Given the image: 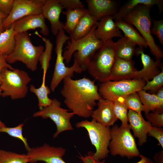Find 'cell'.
Returning a JSON list of instances; mask_svg holds the SVG:
<instances>
[{"label":"cell","mask_w":163,"mask_h":163,"mask_svg":"<svg viewBox=\"0 0 163 163\" xmlns=\"http://www.w3.org/2000/svg\"><path fill=\"white\" fill-rule=\"evenodd\" d=\"M63 80L60 93L67 107L74 115L85 118L91 117L96 101L102 98L94 81L86 77L74 80L69 76Z\"/></svg>","instance_id":"1"},{"label":"cell","mask_w":163,"mask_h":163,"mask_svg":"<svg viewBox=\"0 0 163 163\" xmlns=\"http://www.w3.org/2000/svg\"><path fill=\"white\" fill-rule=\"evenodd\" d=\"M96 24L85 36L76 40L67 41V46L62 54L66 63L74 57V63L84 71L87 70L88 64L96 52L102 46L103 42L95 36Z\"/></svg>","instance_id":"2"},{"label":"cell","mask_w":163,"mask_h":163,"mask_svg":"<svg viewBox=\"0 0 163 163\" xmlns=\"http://www.w3.org/2000/svg\"><path fill=\"white\" fill-rule=\"evenodd\" d=\"M152 6L139 4L128 12L122 20L134 26L146 41L156 60L163 57V52L155 43L150 33L152 19L150 12Z\"/></svg>","instance_id":"3"},{"label":"cell","mask_w":163,"mask_h":163,"mask_svg":"<svg viewBox=\"0 0 163 163\" xmlns=\"http://www.w3.org/2000/svg\"><path fill=\"white\" fill-rule=\"evenodd\" d=\"M15 39L16 44L14 51L6 56L7 62L10 64L21 62L29 69L33 72L35 71L37 69L39 57L44 50V47L41 45L34 46L27 32L16 33Z\"/></svg>","instance_id":"4"},{"label":"cell","mask_w":163,"mask_h":163,"mask_svg":"<svg viewBox=\"0 0 163 163\" xmlns=\"http://www.w3.org/2000/svg\"><path fill=\"white\" fill-rule=\"evenodd\" d=\"M116 57L114 42L111 40L103 43L90 61L87 70L92 77L101 83L109 81Z\"/></svg>","instance_id":"5"},{"label":"cell","mask_w":163,"mask_h":163,"mask_svg":"<svg viewBox=\"0 0 163 163\" xmlns=\"http://www.w3.org/2000/svg\"><path fill=\"white\" fill-rule=\"evenodd\" d=\"M31 80L28 73L24 70L3 68L0 74L1 96H8L12 100L24 98L28 91L27 85Z\"/></svg>","instance_id":"6"},{"label":"cell","mask_w":163,"mask_h":163,"mask_svg":"<svg viewBox=\"0 0 163 163\" xmlns=\"http://www.w3.org/2000/svg\"><path fill=\"white\" fill-rule=\"evenodd\" d=\"M130 130L129 124L120 126L115 125L110 129L111 141L108 147L112 155H119L129 159L139 156L140 154Z\"/></svg>","instance_id":"7"},{"label":"cell","mask_w":163,"mask_h":163,"mask_svg":"<svg viewBox=\"0 0 163 163\" xmlns=\"http://www.w3.org/2000/svg\"><path fill=\"white\" fill-rule=\"evenodd\" d=\"M77 128H83L87 131L92 144L95 148L93 157L96 160L101 161L107 157L111 139L109 127L105 126L92 120H82L76 123Z\"/></svg>","instance_id":"8"},{"label":"cell","mask_w":163,"mask_h":163,"mask_svg":"<svg viewBox=\"0 0 163 163\" xmlns=\"http://www.w3.org/2000/svg\"><path fill=\"white\" fill-rule=\"evenodd\" d=\"M146 82L143 80L129 79L101 83L98 92L102 98L114 101L142 89Z\"/></svg>","instance_id":"9"},{"label":"cell","mask_w":163,"mask_h":163,"mask_svg":"<svg viewBox=\"0 0 163 163\" xmlns=\"http://www.w3.org/2000/svg\"><path fill=\"white\" fill-rule=\"evenodd\" d=\"M70 39V37L66 35L63 29L60 30L56 36L55 48L56 58L50 87L51 90L53 92L65 77L69 76L72 78L74 72L81 73L83 71L75 64L73 63L69 67L66 66L64 63L62 56L63 46L65 43Z\"/></svg>","instance_id":"10"},{"label":"cell","mask_w":163,"mask_h":163,"mask_svg":"<svg viewBox=\"0 0 163 163\" xmlns=\"http://www.w3.org/2000/svg\"><path fill=\"white\" fill-rule=\"evenodd\" d=\"M61 106L60 102L54 98L50 105L40 109L33 114L34 117L50 118L54 122L57 129L53 136L54 138L63 132L74 130L70 120L75 115L72 112H69L68 110L61 107Z\"/></svg>","instance_id":"11"},{"label":"cell","mask_w":163,"mask_h":163,"mask_svg":"<svg viewBox=\"0 0 163 163\" xmlns=\"http://www.w3.org/2000/svg\"><path fill=\"white\" fill-rule=\"evenodd\" d=\"M45 1L14 0L11 12L3 21L4 28L8 29L13 23L26 16L42 14V8Z\"/></svg>","instance_id":"12"},{"label":"cell","mask_w":163,"mask_h":163,"mask_svg":"<svg viewBox=\"0 0 163 163\" xmlns=\"http://www.w3.org/2000/svg\"><path fill=\"white\" fill-rule=\"evenodd\" d=\"M66 150L62 147L51 146L46 143L42 146L30 148L27 154L29 163L39 161L45 163H67L62 158Z\"/></svg>","instance_id":"13"},{"label":"cell","mask_w":163,"mask_h":163,"mask_svg":"<svg viewBox=\"0 0 163 163\" xmlns=\"http://www.w3.org/2000/svg\"><path fill=\"white\" fill-rule=\"evenodd\" d=\"M135 54L140 55L143 68L141 70L136 71L135 79L143 80L146 82L161 72L160 69L163 67L161 60L154 61L150 56L144 53L143 47L136 48Z\"/></svg>","instance_id":"14"},{"label":"cell","mask_w":163,"mask_h":163,"mask_svg":"<svg viewBox=\"0 0 163 163\" xmlns=\"http://www.w3.org/2000/svg\"><path fill=\"white\" fill-rule=\"evenodd\" d=\"M63 9L59 0H45L42 6V14L50 21L52 32L54 36H56L64 28V24L60 21Z\"/></svg>","instance_id":"15"},{"label":"cell","mask_w":163,"mask_h":163,"mask_svg":"<svg viewBox=\"0 0 163 163\" xmlns=\"http://www.w3.org/2000/svg\"><path fill=\"white\" fill-rule=\"evenodd\" d=\"M88 13L97 21L104 17L113 15L118 11V1L113 0H86Z\"/></svg>","instance_id":"16"},{"label":"cell","mask_w":163,"mask_h":163,"mask_svg":"<svg viewBox=\"0 0 163 163\" xmlns=\"http://www.w3.org/2000/svg\"><path fill=\"white\" fill-rule=\"evenodd\" d=\"M128 122L134 136L139 140V145H142L147 142V135L152 127L151 124L146 121L141 113L129 110L128 112Z\"/></svg>","instance_id":"17"},{"label":"cell","mask_w":163,"mask_h":163,"mask_svg":"<svg viewBox=\"0 0 163 163\" xmlns=\"http://www.w3.org/2000/svg\"><path fill=\"white\" fill-rule=\"evenodd\" d=\"M14 23V30L16 33L27 32L29 30L40 28V32L42 34L46 36L49 34V28L42 14L29 15Z\"/></svg>","instance_id":"18"},{"label":"cell","mask_w":163,"mask_h":163,"mask_svg":"<svg viewBox=\"0 0 163 163\" xmlns=\"http://www.w3.org/2000/svg\"><path fill=\"white\" fill-rule=\"evenodd\" d=\"M96 25L95 36L103 43L112 40L114 37L121 38L123 37L112 15L104 17L97 22Z\"/></svg>","instance_id":"19"},{"label":"cell","mask_w":163,"mask_h":163,"mask_svg":"<svg viewBox=\"0 0 163 163\" xmlns=\"http://www.w3.org/2000/svg\"><path fill=\"white\" fill-rule=\"evenodd\" d=\"M97 105V108L93 111L91 115L92 120L107 127L113 126L117 120L114 112L113 101L101 98Z\"/></svg>","instance_id":"20"},{"label":"cell","mask_w":163,"mask_h":163,"mask_svg":"<svg viewBox=\"0 0 163 163\" xmlns=\"http://www.w3.org/2000/svg\"><path fill=\"white\" fill-rule=\"evenodd\" d=\"M137 71L133 60H126L116 57L111 69L110 81L135 79Z\"/></svg>","instance_id":"21"},{"label":"cell","mask_w":163,"mask_h":163,"mask_svg":"<svg viewBox=\"0 0 163 163\" xmlns=\"http://www.w3.org/2000/svg\"><path fill=\"white\" fill-rule=\"evenodd\" d=\"M116 56L126 60H132L136 54V44L124 35L114 43Z\"/></svg>","instance_id":"22"},{"label":"cell","mask_w":163,"mask_h":163,"mask_svg":"<svg viewBox=\"0 0 163 163\" xmlns=\"http://www.w3.org/2000/svg\"><path fill=\"white\" fill-rule=\"evenodd\" d=\"M97 22L88 12L81 19L73 32L70 35V40H76L85 36Z\"/></svg>","instance_id":"23"},{"label":"cell","mask_w":163,"mask_h":163,"mask_svg":"<svg viewBox=\"0 0 163 163\" xmlns=\"http://www.w3.org/2000/svg\"><path fill=\"white\" fill-rule=\"evenodd\" d=\"M153 6L157 5L160 12L162 11L163 1L161 0H130L124 4L114 15L112 16L114 21L121 19L128 12L139 4Z\"/></svg>","instance_id":"24"},{"label":"cell","mask_w":163,"mask_h":163,"mask_svg":"<svg viewBox=\"0 0 163 163\" xmlns=\"http://www.w3.org/2000/svg\"><path fill=\"white\" fill-rule=\"evenodd\" d=\"M16 34L14 23L0 34V55L7 56L13 52L16 44Z\"/></svg>","instance_id":"25"},{"label":"cell","mask_w":163,"mask_h":163,"mask_svg":"<svg viewBox=\"0 0 163 163\" xmlns=\"http://www.w3.org/2000/svg\"><path fill=\"white\" fill-rule=\"evenodd\" d=\"M115 21L118 28L123 32L124 35L133 41L136 45H138L139 47H144L146 48L148 47L145 40L132 25L122 19Z\"/></svg>","instance_id":"26"},{"label":"cell","mask_w":163,"mask_h":163,"mask_svg":"<svg viewBox=\"0 0 163 163\" xmlns=\"http://www.w3.org/2000/svg\"><path fill=\"white\" fill-rule=\"evenodd\" d=\"M141 102L144 107L145 114L150 111H163V102L155 94H150L142 89L137 92Z\"/></svg>","instance_id":"27"},{"label":"cell","mask_w":163,"mask_h":163,"mask_svg":"<svg viewBox=\"0 0 163 163\" xmlns=\"http://www.w3.org/2000/svg\"><path fill=\"white\" fill-rule=\"evenodd\" d=\"M88 9L81 8L62 11L66 17L63 30L70 35L73 31L81 19L88 13Z\"/></svg>","instance_id":"28"},{"label":"cell","mask_w":163,"mask_h":163,"mask_svg":"<svg viewBox=\"0 0 163 163\" xmlns=\"http://www.w3.org/2000/svg\"><path fill=\"white\" fill-rule=\"evenodd\" d=\"M45 80L46 78H43L41 85L39 88H36L34 85H31L29 88L30 91L37 97L38 106L40 109L50 105L53 101V99L48 97L51 90L50 88L46 85Z\"/></svg>","instance_id":"29"},{"label":"cell","mask_w":163,"mask_h":163,"mask_svg":"<svg viewBox=\"0 0 163 163\" xmlns=\"http://www.w3.org/2000/svg\"><path fill=\"white\" fill-rule=\"evenodd\" d=\"M35 34L40 37L45 44V48L39 57V61L43 70V78H46V74L50 66V61L52 58L53 45L50 39L45 37H42L37 31Z\"/></svg>","instance_id":"30"},{"label":"cell","mask_w":163,"mask_h":163,"mask_svg":"<svg viewBox=\"0 0 163 163\" xmlns=\"http://www.w3.org/2000/svg\"><path fill=\"white\" fill-rule=\"evenodd\" d=\"M29 161L27 154H20L0 149V163H28Z\"/></svg>","instance_id":"31"},{"label":"cell","mask_w":163,"mask_h":163,"mask_svg":"<svg viewBox=\"0 0 163 163\" xmlns=\"http://www.w3.org/2000/svg\"><path fill=\"white\" fill-rule=\"evenodd\" d=\"M113 102V111L116 117L120 120L121 125H128V109L124 102L123 98H119Z\"/></svg>","instance_id":"32"},{"label":"cell","mask_w":163,"mask_h":163,"mask_svg":"<svg viewBox=\"0 0 163 163\" xmlns=\"http://www.w3.org/2000/svg\"><path fill=\"white\" fill-rule=\"evenodd\" d=\"M123 100L128 110L141 113L145 111V108L137 92H135L124 97Z\"/></svg>","instance_id":"33"},{"label":"cell","mask_w":163,"mask_h":163,"mask_svg":"<svg viewBox=\"0 0 163 163\" xmlns=\"http://www.w3.org/2000/svg\"><path fill=\"white\" fill-rule=\"evenodd\" d=\"M24 124L21 123L13 127L6 126L0 128V133H7L10 136L18 139L23 143L25 147L28 151L30 149L26 138L24 137L22 134L23 127Z\"/></svg>","instance_id":"34"},{"label":"cell","mask_w":163,"mask_h":163,"mask_svg":"<svg viewBox=\"0 0 163 163\" xmlns=\"http://www.w3.org/2000/svg\"><path fill=\"white\" fill-rule=\"evenodd\" d=\"M163 85V69L161 68V72L154 77L151 81L146 82L142 89L146 91H150L155 94Z\"/></svg>","instance_id":"35"},{"label":"cell","mask_w":163,"mask_h":163,"mask_svg":"<svg viewBox=\"0 0 163 163\" xmlns=\"http://www.w3.org/2000/svg\"><path fill=\"white\" fill-rule=\"evenodd\" d=\"M145 114V118L152 126L158 127L163 126V111L155 110Z\"/></svg>","instance_id":"36"},{"label":"cell","mask_w":163,"mask_h":163,"mask_svg":"<svg viewBox=\"0 0 163 163\" xmlns=\"http://www.w3.org/2000/svg\"><path fill=\"white\" fill-rule=\"evenodd\" d=\"M152 27L150 29L151 34L155 35L160 43L163 45V20H152Z\"/></svg>","instance_id":"37"},{"label":"cell","mask_w":163,"mask_h":163,"mask_svg":"<svg viewBox=\"0 0 163 163\" xmlns=\"http://www.w3.org/2000/svg\"><path fill=\"white\" fill-rule=\"evenodd\" d=\"M63 8L66 10L84 8V5L80 0H59Z\"/></svg>","instance_id":"38"},{"label":"cell","mask_w":163,"mask_h":163,"mask_svg":"<svg viewBox=\"0 0 163 163\" xmlns=\"http://www.w3.org/2000/svg\"><path fill=\"white\" fill-rule=\"evenodd\" d=\"M149 135L154 137L158 142L159 144L163 148V129L161 127L152 126L150 130Z\"/></svg>","instance_id":"39"},{"label":"cell","mask_w":163,"mask_h":163,"mask_svg":"<svg viewBox=\"0 0 163 163\" xmlns=\"http://www.w3.org/2000/svg\"><path fill=\"white\" fill-rule=\"evenodd\" d=\"M14 0H0V10L7 15L11 12Z\"/></svg>","instance_id":"40"},{"label":"cell","mask_w":163,"mask_h":163,"mask_svg":"<svg viewBox=\"0 0 163 163\" xmlns=\"http://www.w3.org/2000/svg\"><path fill=\"white\" fill-rule=\"evenodd\" d=\"M93 153L91 152H89L88 155L84 157L81 155L78 157L83 163H104L105 159L102 161L96 160L93 157Z\"/></svg>","instance_id":"41"},{"label":"cell","mask_w":163,"mask_h":163,"mask_svg":"<svg viewBox=\"0 0 163 163\" xmlns=\"http://www.w3.org/2000/svg\"><path fill=\"white\" fill-rule=\"evenodd\" d=\"M4 68H7L11 70L14 69L7 62L6 56L0 55V78L1 71Z\"/></svg>","instance_id":"42"},{"label":"cell","mask_w":163,"mask_h":163,"mask_svg":"<svg viewBox=\"0 0 163 163\" xmlns=\"http://www.w3.org/2000/svg\"><path fill=\"white\" fill-rule=\"evenodd\" d=\"M155 163H163V150L156 153L154 156Z\"/></svg>","instance_id":"43"},{"label":"cell","mask_w":163,"mask_h":163,"mask_svg":"<svg viewBox=\"0 0 163 163\" xmlns=\"http://www.w3.org/2000/svg\"><path fill=\"white\" fill-rule=\"evenodd\" d=\"M8 15L5 14L0 10V34L2 32L3 30V22Z\"/></svg>","instance_id":"44"},{"label":"cell","mask_w":163,"mask_h":163,"mask_svg":"<svg viewBox=\"0 0 163 163\" xmlns=\"http://www.w3.org/2000/svg\"><path fill=\"white\" fill-rule=\"evenodd\" d=\"M139 156L140 160L136 163H155L151 159L142 155L140 154Z\"/></svg>","instance_id":"45"},{"label":"cell","mask_w":163,"mask_h":163,"mask_svg":"<svg viewBox=\"0 0 163 163\" xmlns=\"http://www.w3.org/2000/svg\"><path fill=\"white\" fill-rule=\"evenodd\" d=\"M157 97L161 101L163 102V88L159 89L155 94Z\"/></svg>","instance_id":"46"},{"label":"cell","mask_w":163,"mask_h":163,"mask_svg":"<svg viewBox=\"0 0 163 163\" xmlns=\"http://www.w3.org/2000/svg\"><path fill=\"white\" fill-rule=\"evenodd\" d=\"M1 91L0 89V96H1ZM5 126H6L5 124L4 123L2 122L0 120V128H1L3 127H5Z\"/></svg>","instance_id":"47"}]
</instances>
